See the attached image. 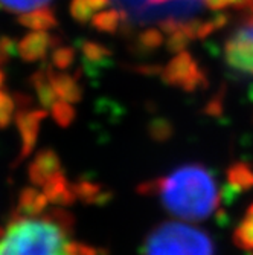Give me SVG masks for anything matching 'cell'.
Listing matches in <instances>:
<instances>
[{"mask_svg": "<svg viewBox=\"0 0 253 255\" xmlns=\"http://www.w3.org/2000/svg\"><path fill=\"white\" fill-rule=\"evenodd\" d=\"M46 118L44 110H20L17 113V128L21 137V148L20 154L17 157V164L20 160L26 159L35 148L37 139H38V131H40V124Z\"/></svg>", "mask_w": 253, "mask_h": 255, "instance_id": "7", "label": "cell"}, {"mask_svg": "<svg viewBox=\"0 0 253 255\" xmlns=\"http://www.w3.org/2000/svg\"><path fill=\"white\" fill-rule=\"evenodd\" d=\"M21 21L31 28H48L55 23L52 14H49L46 9H41V11H37V12H32L28 15H23Z\"/></svg>", "mask_w": 253, "mask_h": 255, "instance_id": "19", "label": "cell"}, {"mask_svg": "<svg viewBox=\"0 0 253 255\" xmlns=\"http://www.w3.org/2000/svg\"><path fill=\"white\" fill-rule=\"evenodd\" d=\"M43 193L48 197L49 203L58 206H71L77 202V196L72 190V185L69 183L67 177L61 171L43 185Z\"/></svg>", "mask_w": 253, "mask_h": 255, "instance_id": "9", "label": "cell"}, {"mask_svg": "<svg viewBox=\"0 0 253 255\" xmlns=\"http://www.w3.org/2000/svg\"><path fill=\"white\" fill-rule=\"evenodd\" d=\"M52 115H54V120L58 126L61 127H69L72 124V121L75 120V110L74 107L69 104L67 101H57L52 106Z\"/></svg>", "mask_w": 253, "mask_h": 255, "instance_id": "18", "label": "cell"}, {"mask_svg": "<svg viewBox=\"0 0 253 255\" xmlns=\"http://www.w3.org/2000/svg\"><path fill=\"white\" fill-rule=\"evenodd\" d=\"M46 44H48V40L43 34L31 35L21 44V55L26 60H37L44 54Z\"/></svg>", "mask_w": 253, "mask_h": 255, "instance_id": "16", "label": "cell"}, {"mask_svg": "<svg viewBox=\"0 0 253 255\" xmlns=\"http://www.w3.org/2000/svg\"><path fill=\"white\" fill-rule=\"evenodd\" d=\"M232 242L237 248L243 251L253 252V203L247 208V213L235 228Z\"/></svg>", "mask_w": 253, "mask_h": 255, "instance_id": "13", "label": "cell"}, {"mask_svg": "<svg viewBox=\"0 0 253 255\" xmlns=\"http://www.w3.org/2000/svg\"><path fill=\"white\" fill-rule=\"evenodd\" d=\"M204 3L211 9H223L229 5H241V0H204Z\"/></svg>", "mask_w": 253, "mask_h": 255, "instance_id": "22", "label": "cell"}, {"mask_svg": "<svg viewBox=\"0 0 253 255\" xmlns=\"http://www.w3.org/2000/svg\"><path fill=\"white\" fill-rule=\"evenodd\" d=\"M243 193H244V190L240 188L238 185H235L232 182H226L220 188V199L224 205H234Z\"/></svg>", "mask_w": 253, "mask_h": 255, "instance_id": "21", "label": "cell"}, {"mask_svg": "<svg viewBox=\"0 0 253 255\" xmlns=\"http://www.w3.org/2000/svg\"><path fill=\"white\" fill-rule=\"evenodd\" d=\"M51 2L52 0H0V6L12 14L28 15L46 9Z\"/></svg>", "mask_w": 253, "mask_h": 255, "instance_id": "15", "label": "cell"}, {"mask_svg": "<svg viewBox=\"0 0 253 255\" xmlns=\"http://www.w3.org/2000/svg\"><path fill=\"white\" fill-rule=\"evenodd\" d=\"M221 100H212L208 106H206V113L211 115V117H218L221 113Z\"/></svg>", "mask_w": 253, "mask_h": 255, "instance_id": "23", "label": "cell"}, {"mask_svg": "<svg viewBox=\"0 0 253 255\" xmlns=\"http://www.w3.org/2000/svg\"><path fill=\"white\" fill-rule=\"evenodd\" d=\"M141 196H159L165 210L181 220L209 219L221 202L215 176L203 164H185L168 176L154 177L137 187Z\"/></svg>", "mask_w": 253, "mask_h": 255, "instance_id": "1", "label": "cell"}, {"mask_svg": "<svg viewBox=\"0 0 253 255\" xmlns=\"http://www.w3.org/2000/svg\"><path fill=\"white\" fill-rule=\"evenodd\" d=\"M226 61L237 71L253 75V25L240 28L226 43Z\"/></svg>", "mask_w": 253, "mask_h": 255, "instance_id": "6", "label": "cell"}, {"mask_svg": "<svg viewBox=\"0 0 253 255\" xmlns=\"http://www.w3.org/2000/svg\"><path fill=\"white\" fill-rule=\"evenodd\" d=\"M164 80L171 86H178L186 92L206 86V78L186 52L178 54L164 71Z\"/></svg>", "mask_w": 253, "mask_h": 255, "instance_id": "5", "label": "cell"}, {"mask_svg": "<svg viewBox=\"0 0 253 255\" xmlns=\"http://www.w3.org/2000/svg\"><path fill=\"white\" fill-rule=\"evenodd\" d=\"M204 0H110L111 12L130 28H148L174 34L186 28H200L194 17L201 11ZM147 31V32H148Z\"/></svg>", "mask_w": 253, "mask_h": 255, "instance_id": "3", "label": "cell"}, {"mask_svg": "<svg viewBox=\"0 0 253 255\" xmlns=\"http://www.w3.org/2000/svg\"><path fill=\"white\" fill-rule=\"evenodd\" d=\"M61 171V160L60 156L52 148L40 150L35 159L31 162L28 168V176L32 185L35 187H43L51 177Z\"/></svg>", "mask_w": 253, "mask_h": 255, "instance_id": "8", "label": "cell"}, {"mask_svg": "<svg viewBox=\"0 0 253 255\" xmlns=\"http://www.w3.org/2000/svg\"><path fill=\"white\" fill-rule=\"evenodd\" d=\"M48 205H49V200L44 196L43 191H38L35 187H26L20 193L15 216H23V217L40 216L44 213Z\"/></svg>", "mask_w": 253, "mask_h": 255, "instance_id": "11", "label": "cell"}, {"mask_svg": "<svg viewBox=\"0 0 253 255\" xmlns=\"http://www.w3.org/2000/svg\"><path fill=\"white\" fill-rule=\"evenodd\" d=\"M12 112H14L12 98L0 90V128L8 127V124L12 120Z\"/></svg>", "mask_w": 253, "mask_h": 255, "instance_id": "20", "label": "cell"}, {"mask_svg": "<svg viewBox=\"0 0 253 255\" xmlns=\"http://www.w3.org/2000/svg\"><path fill=\"white\" fill-rule=\"evenodd\" d=\"M148 133H150V136L154 139L156 142H167V141H169V139L172 137V134H174V127H172V124L168 120L159 118V120H154L150 124Z\"/></svg>", "mask_w": 253, "mask_h": 255, "instance_id": "17", "label": "cell"}, {"mask_svg": "<svg viewBox=\"0 0 253 255\" xmlns=\"http://www.w3.org/2000/svg\"><path fill=\"white\" fill-rule=\"evenodd\" d=\"M2 81H3V75H2V72H0V84H2Z\"/></svg>", "mask_w": 253, "mask_h": 255, "instance_id": "24", "label": "cell"}, {"mask_svg": "<svg viewBox=\"0 0 253 255\" xmlns=\"http://www.w3.org/2000/svg\"><path fill=\"white\" fill-rule=\"evenodd\" d=\"M226 177H227V182L238 185L244 191L253 190V168L247 162L240 160L232 164L226 171Z\"/></svg>", "mask_w": 253, "mask_h": 255, "instance_id": "14", "label": "cell"}, {"mask_svg": "<svg viewBox=\"0 0 253 255\" xmlns=\"http://www.w3.org/2000/svg\"><path fill=\"white\" fill-rule=\"evenodd\" d=\"M51 84L55 90L57 97H60V100L67 101V103H77L81 100V87L77 83L75 78L69 77V75H49Z\"/></svg>", "mask_w": 253, "mask_h": 255, "instance_id": "12", "label": "cell"}, {"mask_svg": "<svg viewBox=\"0 0 253 255\" xmlns=\"http://www.w3.org/2000/svg\"><path fill=\"white\" fill-rule=\"evenodd\" d=\"M74 233V217L54 208L40 219L15 216L0 229V255H67V239Z\"/></svg>", "mask_w": 253, "mask_h": 255, "instance_id": "2", "label": "cell"}, {"mask_svg": "<svg viewBox=\"0 0 253 255\" xmlns=\"http://www.w3.org/2000/svg\"><path fill=\"white\" fill-rule=\"evenodd\" d=\"M142 255H215V245L206 231L172 220L150 231Z\"/></svg>", "mask_w": 253, "mask_h": 255, "instance_id": "4", "label": "cell"}, {"mask_svg": "<svg viewBox=\"0 0 253 255\" xmlns=\"http://www.w3.org/2000/svg\"><path fill=\"white\" fill-rule=\"evenodd\" d=\"M72 190L77 196V200H81L87 205H96V206H104L107 205L113 193L107 188H104V185L98 182H91L87 179H80L72 183Z\"/></svg>", "mask_w": 253, "mask_h": 255, "instance_id": "10", "label": "cell"}]
</instances>
